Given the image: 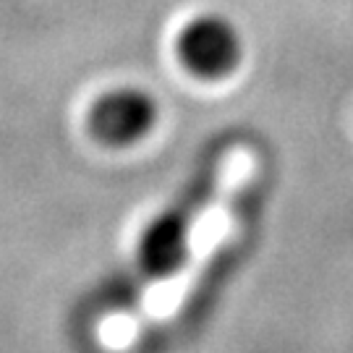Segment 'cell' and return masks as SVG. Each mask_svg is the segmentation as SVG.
<instances>
[{
    "instance_id": "obj_1",
    "label": "cell",
    "mask_w": 353,
    "mask_h": 353,
    "mask_svg": "<svg viewBox=\"0 0 353 353\" xmlns=\"http://www.w3.org/2000/svg\"><path fill=\"white\" fill-rule=\"evenodd\" d=\"M214 168H210L191 194L181 204L165 210L160 217L152 220V225L144 230L139 241V267L152 280H165L176 275L186 265L191 249V228L196 214L204 210V204L212 194Z\"/></svg>"
},
{
    "instance_id": "obj_2",
    "label": "cell",
    "mask_w": 353,
    "mask_h": 353,
    "mask_svg": "<svg viewBox=\"0 0 353 353\" xmlns=\"http://www.w3.org/2000/svg\"><path fill=\"white\" fill-rule=\"evenodd\" d=\"M176 55L191 76L202 81H223L243 63L246 42L241 29L228 16L199 13L181 29Z\"/></svg>"
},
{
    "instance_id": "obj_3",
    "label": "cell",
    "mask_w": 353,
    "mask_h": 353,
    "mask_svg": "<svg viewBox=\"0 0 353 353\" xmlns=\"http://www.w3.org/2000/svg\"><path fill=\"white\" fill-rule=\"evenodd\" d=\"M160 121V102L144 87L121 84L102 92L87 115L89 134L105 147L126 150L150 137Z\"/></svg>"
}]
</instances>
